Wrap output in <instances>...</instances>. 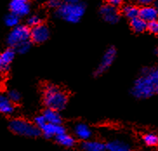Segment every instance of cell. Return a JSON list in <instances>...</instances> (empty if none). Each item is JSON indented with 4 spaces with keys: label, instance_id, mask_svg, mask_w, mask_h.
Returning <instances> with one entry per match:
<instances>
[{
    "label": "cell",
    "instance_id": "cell-1",
    "mask_svg": "<svg viewBox=\"0 0 158 151\" xmlns=\"http://www.w3.org/2000/svg\"><path fill=\"white\" fill-rule=\"evenodd\" d=\"M158 88V67L156 69H143V76L135 82L132 95L140 99L153 96Z\"/></svg>",
    "mask_w": 158,
    "mask_h": 151
},
{
    "label": "cell",
    "instance_id": "cell-2",
    "mask_svg": "<svg viewBox=\"0 0 158 151\" xmlns=\"http://www.w3.org/2000/svg\"><path fill=\"white\" fill-rule=\"evenodd\" d=\"M44 103L49 109L60 111L67 105L68 96L57 86L49 84L44 90Z\"/></svg>",
    "mask_w": 158,
    "mask_h": 151
},
{
    "label": "cell",
    "instance_id": "cell-3",
    "mask_svg": "<svg viewBox=\"0 0 158 151\" xmlns=\"http://www.w3.org/2000/svg\"><path fill=\"white\" fill-rule=\"evenodd\" d=\"M85 7L84 4H66L64 3L56 10V17L68 23H76L84 16Z\"/></svg>",
    "mask_w": 158,
    "mask_h": 151
},
{
    "label": "cell",
    "instance_id": "cell-4",
    "mask_svg": "<svg viewBox=\"0 0 158 151\" xmlns=\"http://www.w3.org/2000/svg\"><path fill=\"white\" fill-rule=\"evenodd\" d=\"M10 129L15 134L26 136V137H37L41 134V129L24 119H13L9 123Z\"/></svg>",
    "mask_w": 158,
    "mask_h": 151
},
{
    "label": "cell",
    "instance_id": "cell-5",
    "mask_svg": "<svg viewBox=\"0 0 158 151\" xmlns=\"http://www.w3.org/2000/svg\"><path fill=\"white\" fill-rule=\"evenodd\" d=\"M31 39V30L26 25H18L12 28L7 37V44L11 47H16L23 42Z\"/></svg>",
    "mask_w": 158,
    "mask_h": 151
},
{
    "label": "cell",
    "instance_id": "cell-6",
    "mask_svg": "<svg viewBox=\"0 0 158 151\" xmlns=\"http://www.w3.org/2000/svg\"><path fill=\"white\" fill-rule=\"evenodd\" d=\"M116 49L114 47H110L105 51L104 55L102 57L101 63L98 65V69H96V71H95V75L99 76V75H102L104 71H106L110 68V66L113 64L115 57H116Z\"/></svg>",
    "mask_w": 158,
    "mask_h": 151
},
{
    "label": "cell",
    "instance_id": "cell-7",
    "mask_svg": "<svg viewBox=\"0 0 158 151\" xmlns=\"http://www.w3.org/2000/svg\"><path fill=\"white\" fill-rule=\"evenodd\" d=\"M50 37V31L44 24H38L31 30V39L36 44H42Z\"/></svg>",
    "mask_w": 158,
    "mask_h": 151
},
{
    "label": "cell",
    "instance_id": "cell-8",
    "mask_svg": "<svg viewBox=\"0 0 158 151\" xmlns=\"http://www.w3.org/2000/svg\"><path fill=\"white\" fill-rule=\"evenodd\" d=\"M10 10L20 18L28 15L31 5L28 0H11L10 3Z\"/></svg>",
    "mask_w": 158,
    "mask_h": 151
},
{
    "label": "cell",
    "instance_id": "cell-9",
    "mask_svg": "<svg viewBox=\"0 0 158 151\" xmlns=\"http://www.w3.org/2000/svg\"><path fill=\"white\" fill-rule=\"evenodd\" d=\"M100 14L107 23H116L119 20V13L116 6L111 5H104L100 8Z\"/></svg>",
    "mask_w": 158,
    "mask_h": 151
},
{
    "label": "cell",
    "instance_id": "cell-10",
    "mask_svg": "<svg viewBox=\"0 0 158 151\" xmlns=\"http://www.w3.org/2000/svg\"><path fill=\"white\" fill-rule=\"evenodd\" d=\"M15 57V50L11 48L5 50L0 56V69L2 73L8 71L10 65L12 63Z\"/></svg>",
    "mask_w": 158,
    "mask_h": 151
},
{
    "label": "cell",
    "instance_id": "cell-11",
    "mask_svg": "<svg viewBox=\"0 0 158 151\" xmlns=\"http://www.w3.org/2000/svg\"><path fill=\"white\" fill-rule=\"evenodd\" d=\"M43 135L46 138L56 137V136L65 133V128L61 124H54L47 123L41 128Z\"/></svg>",
    "mask_w": 158,
    "mask_h": 151
},
{
    "label": "cell",
    "instance_id": "cell-12",
    "mask_svg": "<svg viewBox=\"0 0 158 151\" xmlns=\"http://www.w3.org/2000/svg\"><path fill=\"white\" fill-rule=\"evenodd\" d=\"M139 17L145 20L147 23L156 20L158 18V10L155 6L144 5L139 10Z\"/></svg>",
    "mask_w": 158,
    "mask_h": 151
},
{
    "label": "cell",
    "instance_id": "cell-13",
    "mask_svg": "<svg viewBox=\"0 0 158 151\" xmlns=\"http://www.w3.org/2000/svg\"><path fill=\"white\" fill-rule=\"evenodd\" d=\"M82 151H107L106 144L99 141L87 140L81 144Z\"/></svg>",
    "mask_w": 158,
    "mask_h": 151
},
{
    "label": "cell",
    "instance_id": "cell-14",
    "mask_svg": "<svg viewBox=\"0 0 158 151\" xmlns=\"http://www.w3.org/2000/svg\"><path fill=\"white\" fill-rule=\"evenodd\" d=\"M74 132L76 136L82 140V141H87L89 140L92 136V131L89 128L86 124H78L75 126Z\"/></svg>",
    "mask_w": 158,
    "mask_h": 151
},
{
    "label": "cell",
    "instance_id": "cell-15",
    "mask_svg": "<svg viewBox=\"0 0 158 151\" xmlns=\"http://www.w3.org/2000/svg\"><path fill=\"white\" fill-rule=\"evenodd\" d=\"M107 151H131L129 143L122 140H112L106 144Z\"/></svg>",
    "mask_w": 158,
    "mask_h": 151
},
{
    "label": "cell",
    "instance_id": "cell-16",
    "mask_svg": "<svg viewBox=\"0 0 158 151\" xmlns=\"http://www.w3.org/2000/svg\"><path fill=\"white\" fill-rule=\"evenodd\" d=\"M0 111L4 115H10L14 112L13 103L5 95H2L0 97Z\"/></svg>",
    "mask_w": 158,
    "mask_h": 151
},
{
    "label": "cell",
    "instance_id": "cell-17",
    "mask_svg": "<svg viewBox=\"0 0 158 151\" xmlns=\"http://www.w3.org/2000/svg\"><path fill=\"white\" fill-rule=\"evenodd\" d=\"M44 115L46 119L47 123L54 124H62V118L60 114L58 113L57 110H52L47 108L46 110L44 111Z\"/></svg>",
    "mask_w": 158,
    "mask_h": 151
},
{
    "label": "cell",
    "instance_id": "cell-18",
    "mask_svg": "<svg viewBox=\"0 0 158 151\" xmlns=\"http://www.w3.org/2000/svg\"><path fill=\"white\" fill-rule=\"evenodd\" d=\"M56 142L58 144H60L61 146L66 147V148H71L75 145V139L73 136H71L70 135L66 134V133H63L61 135H58L56 136Z\"/></svg>",
    "mask_w": 158,
    "mask_h": 151
},
{
    "label": "cell",
    "instance_id": "cell-19",
    "mask_svg": "<svg viewBox=\"0 0 158 151\" xmlns=\"http://www.w3.org/2000/svg\"><path fill=\"white\" fill-rule=\"evenodd\" d=\"M148 23L145 20L140 18L136 17L135 19L130 20V26L132 28V30L135 32H143L146 29H148Z\"/></svg>",
    "mask_w": 158,
    "mask_h": 151
},
{
    "label": "cell",
    "instance_id": "cell-20",
    "mask_svg": "<svg viewBox=\"0 0 158 151\" xmlns=\"http://www.w3.org/2000/svg\"><path fill=\"white\" fill-rule=\"evenodd\" d=\"M139 10L140 9H138L135 5H127L123 6V13L128 19H130L131 20V19L136 18V17H139Z\"/></svg>",
    "mask_w": 158,
    "mask_h": 151
},
{
    "label": "cell",
    "instance_id": "cell-21",
    "mask_svg": "<svg viewBox=\"0 0 158 151\" xmlns=\"http://www.w3.org/2000/svg\"><path fill=\"white\" fill-rule=\"evenodd\" d=\"M143 142L149 147H155L158 145V136L153 133H148L143 136Z\"/></svg>",
    "mask_w": 158,
    "mask_h": 151
},
{
    "label": "cell",
    "instance_id": "cell-22",
    "mask_svg": "<svg viewBox=\"0 0 158 151\" xmlns=\"http://www.w3.org/2000/svg\"><path fill=\"white\" fill-rule=\"evenodd\" d=\"M5 23L8 27L14 28L19 25V17L14 13L8 14L5 19Z\"/></svg>",
    "mask_w": 158,
    "mask_h": 151
},
{
    "label": "cell",
    "instance_id": "cell-23",
    "mask_svg": "<svg viewBox=\"0 0 158 151\" xmlns=\"http://www.w3.org/2000/svg\"><path fill=\"white\" fill-rule=\"evenodd\" d=\"M31 42L30 40L29 41H25L23 42V43H21V44H19V45H17L15 47V50L17 52H19L20 54H25V53H27L30 49H31Z\"/></svg>",
    "mask_w": 158,
    "mask_h": 151
},
{
    "label": "cell",
    "instance_id": "cell-24",
    "mask_svg": "<svg viewBox=\"0 0 158 151\" xmlns=\"http://www.w3.org/2000/svg\"><path fill=\"white\" fill-rule=\"evenodd\" d=\"M7 96H8V98H9L10 100L11 101L12 103H18V102L20 100V98H21V96H20L19 92L17 91V90H10V91L7 93Z\"/></svg>",
    "mask_w": 158,
    "mask_h": 151
},
{
    "label": "cell",
    "instance_id": "cell-25",
    "mask_svg": "<svg viewBox=\"0 0 158 151\" xmlns=\"http://www.w3.org/2000/svg\"><path fill=\"white\" fill-rule=\"evenodd\" d=\"M47 124V121L45 119V117H44V115H37L35 117V119H34V124L37 126L38 128H41Z\"/></svg>",
    "mask_w": 158,
    "mask_h": 151
},
{
    "label": "cell",
    "instance_id": "cell-26",
    "mask_svg": "<svg viewBox=\"0 0 158 151\" xmlns=\"http://www.w3.org/2000/svg\"><path fill=\"white\" fill-rule=\"evenodd\" d=\"M27 23H28L29 26H31V27H35V26H37V25L41 23V19L37 15H33V16H31L27 19Z\"/></svg>",
    "mask_w": 158,
    "mask_h": 151
},
{
    "label": "cell",
    "instance_id": "cell-27",
    "mask_svg": "<svg viewBox=\"0 0 158 151\" xmlns=\"http://www.w3.org/2000/svg\"><path fill=\"white\" fill-rule=\"evenodd\" d=\"M148 30L155 35H158V20H154L148 23Z\"/></svg>",
    "mask_w": 158,
    "mask_h": 151
},
{
    "label": "cell",
    "instance_id": "cell-28",
    "mask_svg": "<svg viewBox=\"0 0 158 151\" xmlns=\"http://www.w3.org/2000/svg\"><path fill=\"white\" fill-rule=\"evenodd\" d=\"M61 0H47V5L51 8H59L61 6Z\"/></svg>",
    "mask_w": 158,
    "mask_h": 151
},
{
    "label": "cell",
    "instance_id": "cell-29",
    "mask_svg": "<svg viewBox=\"0 0 158 151\" xmlns=\"http://www.w3.org/2000/svg\"><path fill=\"white\" fill-rule=\"evenodd\" d=\"M155 0H137V2L141 4V5H149L150 4H152Z\"/></svg>",
    "mask_w": 158,
    "mask_h": 151
},
{
    "label": "cell",
    "instance_id": "cell-30",
    "mask_svg": "<svg viewBox=\"0 0 158 151\" xmlns=\"http://www.w3.org/2000/svg\"><path fill=\"white\" fill-rule=\"evenodd\" d=\"M109 4L111 5H114V6H117L121 4L122 0H108Z\"/></svg>",
    "mask_w": 158,
    "mask_h": 151
},
{
    "label": "cell",
    "instance_id": "cell-31",
    "mask_svg": "<svg viewBox=\"0 0 158 151\" xmlns=\"http://www.w3.org/2000/svg\"><path fill=\"white\" fill-rule=\"evenodd\" d=\"M66 4H78L81 3V0H63Z\"/></svg>",
    "mask_w": 158,
    "mask_h": 151
},
{
    "label": "cell",
    "instance_id": "cell-32",
    "mask_svg": "<svg viewBox=\"0 0 158 151\" xmlns=\"http://www.w3.org/2000/svg\"><path fill=\"white\" fill-rule=\"evenodd\" d=\"M155 53H156V55H158V48H156V49L155 50Z\"/></svg>",
    "mask_w": 158,
    "mask_h": 151
},
{
    "label": "cell",
    "instance_id": "cell-33",
    "mask_svg": "<svg viewBox=\"0 0 158 151\" xmlns=\"http://www.w3.org/2000/svg\"><path fill=\"white\" fill-rule=\"evenodd\" d=\"M155 7H156V8L158 10V2H156V5H155Z\"/></svg>",
    "mask_w": 158,
    "mask_h": 151
},
{
    "label": "cell",
    "instance_id": "cell-34",
    "mask_svg": "<svg viewBox=\"0 0 158 151\" xmlns=\"http://www.w3.org/2000/svg\"><path fill=\"white\" fill-rule=\"evenodd\" d=\"M156 92H157V93H158V88H157V90H156Z\"/></svg>",
    "mask_w": 158,
    "mask_h": 151
}]
</instances>
